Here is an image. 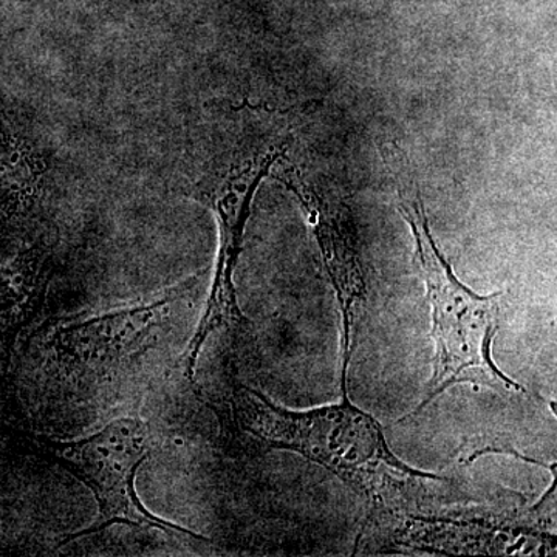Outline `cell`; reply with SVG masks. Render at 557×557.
Returning <instances> with one entry per match:
<instances>
[{"mask_svg": "<svg viewBox=\"0 0 557 557\" xmlns=\"http://www.w3.org/2000/svg\"><path fill=\"white\" fill-rule=\"evenodd\" d=\"M341 391L338 405L295 412L256 388L237 386L231 406L242 431L260 445L298 453L354 487L369 502L376 523L408 518L448 479L403 463L379 421L348 399L347 375H341Z\"/></svg>", "mask_w": 557, "mask_h": 557, "instance_id": "cell-1", "label": "cell"}, {"mask_svg": "<svg viewBox=\"0 0 557 557\" xmlns=\"http://www.w3.org/2000/svg\"><path fill=\"white\" fill-rule=\"evenodd\" d=\"M381 157L397 194V208L408 222L421 276L432 307L435 341L434 375L429 381L426 397L399 423L423 412L434 399L456 384L520 392L525 387L505 375L493 359V344L500 330L504 293L482 296L461 284L453 267L437 247L429 226L426 208L412 163L397 143H383Z\"/></svg>", "mask_w": 557, "mask_h": 557, "instance_id": "cell-2", "label": "cell"}, {"mask_svg": "<svg viewBox=\"0 0 557 557\" xmlns=\"http://www.w3.org/2000/svg\"><path fill=\"white\" fill-rule=\"evenodd\" d=\"M284 153L285 148L278 143H247L244 149L234 150L226 159L220 157L209 161L203 177L190 189V196L215 212L219 223V255L207 309L180 361L190 381L208 336L222 327L240 329L245 324L237 302L234 271L260 182L273 171Z\"/></svg>", "mask_w": 557, "mask_h": 557, "instance_id": "cell-3", "label": "cell"}, {"mask_svg": "<svg viewBox=\"0 0 557 557\" xmlns=\"http://www.w3.org/2000/svg\"><path fill=\"white\" fill-rule=\"evenodd\" d=\"M38 443L47 456L89 487L98 502V519L86 530L64 539L61 545L101 533L116 523L207 541L186 528L157 518L139 500L135 479L152 450V435L143 421L121 418L90 437L72 442L40 437Z\"/></svg>", "mask_w": 557, "mask_h": 557, "instance_id": "cell-4", "label": "cell"}, {"mask_svg": "<svg viewBox=\"0 0 557 557\" xmlns=\"http://www.w3.org/2000/svg\"><path fill=\"white\" fill-rule=\"evenodd\" d=\"M274 178L295 194L313 231L343 317V368L348 369L368 304V278L359 256L357 225L347 201L327 183L281 163Z\"/></svg>", "mask_w": 557, "mask_h": 557, "instance_id": "cell-5", "label": "cell"}, {"mask_svg": "<svg viewBox=\"0 0 557 557\" xmlns=\"http://www.w3.org/2000/svg\"><path fill=\"white\" fill-rule=\"evenodd\" d=\"M194 278L152 300L94 317H75L54 325L49 338L54 358L69 364L119 361L152 346L171 324L180 300L189 295Z\"/></svg>", "mask_w": 557, "mask_h": 557, "instance_id": "cell-6", "label": "cell"}]
</instances>
